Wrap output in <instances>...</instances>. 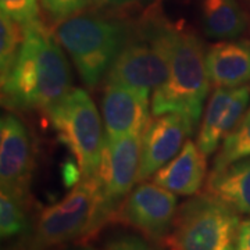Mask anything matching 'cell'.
<instances>
[{
    "mask_svg": "<svg viewBox=\"0 0 250 250\" xmlns=\"http://www.w3.org/2000/svg\"><path fill=\"white\" fill-rule=\"evenodd\" d=\"M60 46L42 20L24 27L17 62L9 77L1 81L4 107L47 111L72 89L70 64Z\"/></svg>",
    "mask_w": 250,
    "mask_h": 250,
    "instance_id": "obj_1",
    "label": "cell"
},
{
    "mask_svg": "<svg viewBox=\"0 0 250 250\" xmlns=\"http://www.w3.org/2000/svg\"><path fill=\"white\" fill-rule=\"evenodd\" d=\"M179 28L157 10L143 14L132 22L129 38L104 82L153 95L168 77Z\"/></svg>",
    "mask_w": 250,
    "mask_h": 250,
    "instance_id": "obj_2",
    "label": "cell"
},
{
    "mask_svg": "<svg viewBox=\"0 0 250 250\" xmlns=\"http://www.w3.org/2000/svg\"><path fill=\"white\" fill-rule=\"evenodd\" d=\"M132 22L98 11H83L54 27V36L88 89L106 80L126 43Z\"/></svg>",
    "mask_w": 250,
    "mask_h": 250,
    "instance_id": "obj_3",
    "label": "cell"
},
{
    "mask_svg": "<svg viewBox=\"0 0 250 250\" xmlns=\"http://www.w3.org/2000/svg\"><path fill=\"white\" fill-rule=\"evenodd\" d=\"M206 53L199 36L179 28L168 77L152 95V116L179 114L196 131L211 86Z\"/></svg>",
    "mask_w": 250,
    "mask_h": 250,
    "instance_id": "obj_4",
    "label": "cell"
},
{
    "mask_svg": "<svg viewBox=\"0 0 250 250\" xmlns=\"http://www.w3.org/2000/svg\"><path fill=\"white\" fill-rule=\"evenodd\" d=\"M239 213L211 196L197 193L179 206L170 233L163 242L168 250H236Z\"/></svg>",
    "mask_w": 250,
    "mask_h": 250,
    "instance_id": "obj_5",
    "label": "cell"
},
{
    "mask_svg": "<svg viewBox=\"0 0 250 250\" xmlns=\"http://www.w3.org/2000/svg\"><path fill=\"white\" fill-rule=\"evenodd\" d=\"M141 136L128 135L116 141L104 138L100 167L92 178L95 185L93 213L81 245L95 238L104 225L114 223L120 206L138 184Z\"/></svg>",
    "mask_w": 250,
    "mask_h": 250,
    "instance_id": "obj_6",
    "label": "cell"
},
{
    "mask_svg": "<svg viewBox=\"0 0 250 250\" xmlns=\"http://www.w3.org/2000/svg\"><path fill=\"white\" fill-rule=\"evenodd\" d=\"M46 113L57 139L75 159L82 179L93 178L102 161L104 125L89 93L81 88H72Z\"/></svg>",
    "mask_w": 250,
    "mask_h": 250,
    "instance_id": "obj_7",
    "label": "cell"
},
{
    "mask_svg": "<svg viewBox=\"0 0 250 250\" xmlns=\"http://www.w3.org/2000/svg\"><path fill=\"white\" fill-rule=\"evenodd\" d=\"M93 179H81L60 202L38 215L16 250H62L82 242L93 213Z\"/></svg>",
    "mask_w": 250,
    "mask_h": 250,
    "instance_id": "obj_8",
    "label": "cell"
},
{
    "mask_svg": "<svg viewBox=\"0 0 250 250\" xmlns=\"http://www.w3.org/2000/svg\"><path fill=\"white\" fill-rule=\"evenodd\" d=\"M177 196L154 182H139L117 211L114 223L124 224L149 241L163 245L177 214Z\"/></svg>",
    "mask_w": 250,
    "mask_h": 250,
    "instance_id": "obj_9",
    "label": "cell"
},
{
    "mask_svg": "<svg viewBox=\"0 0 250 250\" xmlns=\"http://www.w3.org/2000/svg\"><path fill=\"white\" fill-rule=\"evenodd\" d=\"M34 171L32 139L25 124L14 114H4L0 121V184L22 200H29Z\"/></svg>",
    "mask_w": 250,
    "mask_h": 250,
    "instance_id": "obj_10",
    "label": "cell"
},
{
    "mask_svg": "<svg viewBox=\"0 0 250 250\" xmlns=\"http://www.w3.org/2000/svg\"><path fill=\"white\" fill-rule=\"evenodd\" d=\"M195 129L179 114L152 116L141 136V164L138 184L153 177L172 160Z\"/></svg>",
    "mask_w": 250,
    "mask_h": 250,
    "instance_id": "obj_11",
    "label": "cell"
},
{
    "mask_svg": "<svg viewBox=\"0 0 250 250\" xmlns=\"http://www.w3.org/2000/svg\"><path fill=\"white\" fill-rule=\"evenodd\" d=\"M250 104V85L214 88L203 113L196 143L206 157L221 146L225 136L241 121Z\"/></svg>",
    "mask_w": 250,
    "mask_h": 250,
    "instance_id": "obj_12",
    "label": "cell"
},
{
    "mask_svg": "<svg viewBox=\"0 0 250 250\" xmlns=\"http://www.w3.org/2000/svg\"><path fill=\"white\" fill-rule=\"evenodd\" d=\"M150 96L117 83H106L102 98L104 138L116 141L128 135H142L150 121Z\"/></svg>",
    "mask_w": 250,
    "mask_h": 250,
    "instance_id": "obj_13",
    "label": "cell"
},
{
    "mask_svg": "<svg viewBox=\"0 0 250 250\" xmlns=\"http://www.w3.org/2000/svg\"><path fill=\"white\" fill-rule=\"evenodd\" d=\"M211 86L238 88L250 82V41L227 39L211 46L206 53Z\"/></svg>",
    "mask_w": 250,
    "mask_h": 250,
    "instance_id": "obj_14",
    "label": "cell"
},
{
    "mask_svg": "<svg viewBox=\"0 0 250 250\" xmlns=\"http://www.w3.org/2000/svg\"><path fill=\"white\" fill-rule=\"evenodd\" d=\"M206 159L197 143L188 139L178 154L153 175V182L175 195L195 196L206 181Z\"/></svg>",
    "mask_w": 250,
    "mask_h": 250,
    "instance_id": "obj_15",
    "label": "cell"
},
{
    "mask_svg": "<svg viewBox=\"0 0 250 250\" xmlns=\"http://www.w3.org/2000/svg\"><path fill=\"white\" fill-rule=\"evenodd\" d=\"M206 192L239 214L250 215V157L235 161L223 170L211 171Z\"/></svg>",
    "mask_w": 250,
    "mask_h": 250,
    "instance_id": "obj_16",
    "label": "cell"
},
{
    "mask_svg": "<svg viewBox=\"0 0 250 250\" xmlns=\"http://www.w3.org/2000/svg\"><path fill=\"white\" fill-rule=\"evenodd\" d=\"M200 20L205 35L217 41L236 39L248 27V16L238 0H202Z\"/></svg>",
    "mask_w": 250,
    "mask_h": 250,
    "instance_id": "obj_17",
    "label": "cell"
},
{
    "mask_svg": "<svg viewBox=\"0 0 250 250\" xmlns=\"http://www.w3.org/2000/svg\"><path fill=\"white\" fill-rule=\"evenodd\" d=\"M250 157V104L241 121L236 124L218 147L211 171H220L235 161Z\"/></svg>",
    "mask_w": 250,
    "mask_h": 250,
    "instance_id": "obj_18",
    "label": "cell"
},
{
    "mask_svg": "<svg viewBox=\"0 0 250 250\" xmlns=\"http://www.w3.org/2000/svg\"><path fill=\"white\" fill-rule=\"evenodd\" d=\"M31 229L28 220V202L6 190L0 193V235L1 239L24 238Z\"/></svg>",
    "mask_w": 250,
    "mask_h": 250,
    "instance_id": "obj_19",
    "label": "cell"
},
{
    "mask_svg": "<svg viewBox=\"0 0 250 250\" xmlns=\"http://www.w3.org/2000/svg\"><path fill=\"white\" fill-rule=\"evenodd\" d=\"M24 41V28L1 13L0 16V74L6 80L17 62Z\"/></svg>",
    "mask_w": 250,
    "mask_h": 250,
    "instance_id": "obj_20",
    "label": "cell"
},
{
    "mask_svg": "<svg viewBox=\"0 0 250 250\" xmlns=\"http://www.w3.org/2000/svg\"><path fill=\"white\" fill-rule=\"evenodd\" d=\"M47 24L52 27L95 6V0H39Z\"/></svg>",
    "mask_w": 250,
    "mask_h": 250,
    "instance_id": "obj_21",
    "label": "cell"
},
{
    "mask_svg": "<svg viewBox=\"0 0 250 250\" xmlns=\"http://www.w3.org/2000/svg\"><path fill=\"white\" fill-rule=\"evenodd\" d=\"M39 6V0H0L1 13L7 14L22 28L41 20Z\"/></svg>",
    "mask_w": 250,
    "mask_h": 250,
    "instance_id": "obj_22",
    "label": "cell"
},
{
    "mask_svg": "<svg viewBox=\"0 0 250 250\" xmlns=\"http://www.w3.org/2000/svg\"><path fill=\"white\" fill-rule=\"evenodd\" d=\"M103 250H163L160 243L134 233H116L103 245Z\"/></svg>",
    "mask_w": 250,
    "mask_h": 250,
    "instance_id": "obj_23",
    "label": "cell"
},
{
    "mask_svg": "<svg viewBox=\"0 0 250 250\" xmlns=\"http://www.w3.org/2000/svg\"><path fill=\"white\" fill-rule=\"evenodd\" d=\"M139 0H95V6H98L100 9L111 10H124L136 4Z\"/></svg>",
    "mask_w": 250,
    "mask_h": 250,
    "instance_id": "obj_24",
    "label": "cell"
},
{
    "mask_svg": "<svg viewBox=\"0 0 250 250\" xmlns=\"http://www.w3.org/2000/svg\"><path fill=\"white\" fill-rule=\"evenodd\" d=\"M236 250H250V218L241 221L238 231Z\"/></svg>",
    "mask_w": 250,
    "mask_h": 250,
    "instance_id": "obj_25",
    "label": "cell"
},
{
    "mask_svg": "<svg viewBox=\"0 0 250 250\" xmlns=\"http://www.w3.org/2000/svg\"><path fill=\"white\" fill-rule=\"evenodd\" d=\"M75 250H96V249L90 248V246H88V245H80V246H78Z\"/></svg>",
    "mask_w": 250,
    "mask_h": 250,
    "instance_id": "obj_26",
    "label": "cell"
}]
</instances>
